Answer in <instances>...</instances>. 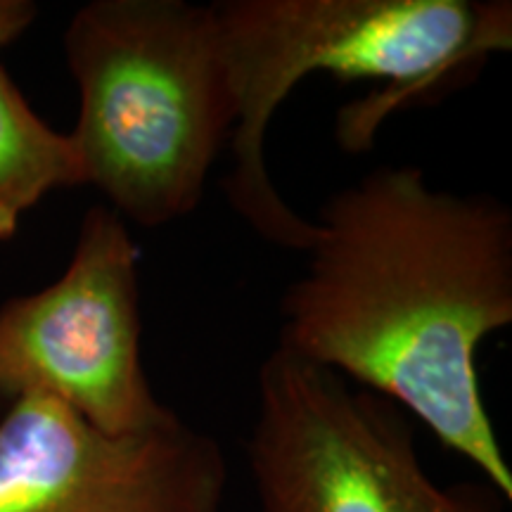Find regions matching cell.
<instances>
[{
    "instance_id": "obj_1",
    "label": "cell",
    "mask_w": 512,
    "mask_h": 512,
    "mask_svg": "<svg viewBox=\"0 0 512 512\" xmlns=\"http://www.w3.org/2000/svg\"><path fill=\"white\" fill-rule=\"evenodd\" d=\"M313 226L275 347L396 403L510 503L477 351L512 323V209L401 164L337 190Z\"/></svg>"
},
{
    "instance_id": "obj_2",
    "label": "cell",
    "mask_w": 512,
    "mask_h": 512,
    "mask_svg": "<svg viewBox=\"0 0 512 512\" xmlns=\"http://www.w3.org/2000/svg\"><path fill=\"white\" fill-rule=\"evenodd\" d=\"M211 8L235 100L223 192L261 240L302 254L316 226L275 188L264 147L275 112L306 76L380 83L339 114V145L356 152L394 110L512 48L508 0H219Z\"/></svg>"
},
{
    "instance_id": "obj_3",
    "label": "cell",
    "mask_w": 512,
    "mask_h": 512,
    "mask_svg": "<svg viewBox=\"0 0 512 512\" xmlns=\"http://www.w3.org/2000/svg\"><path fill=\"white\" fill-rule=\"evenodd\" d=\"M62 48L86 185L143 228L190 216L235 128L211 3L93 0L69 19Z\"/></svg>"
},
{
    "instance_id": "obj_4",
    "label": "cell",
    "mask_w": 512,
    "mask_h": 512,
    "mask_svg": "<svg viewBox=\"0 0 512 512\" xmlns=\"http://www.w3.org/2000/svg\"><path fill=\"white\" fill-rule=\"evenodd\" d=\"M247 467L259 512H503L491 484L427 475L413 418L275 347L256 375Z\"/></svg>"
},
{
    "instance_id": "obj_5",
    "label": "cell",
    "mask_w": 512,
    "mask_h": 512,
    "mask_svg": "<svg viewBox=\"0 0 512 512\" xmlns=\"http://www.w3.org/2000/svg\"><path fill=\"white\" fill-rule=\"evenodd\" d=\"M138 264L126 221L93 204L60 278L0 306V401L50 396L107 434L174 420L143 366Z\"/></svg>"
},
{
    "instance_id": "obj_6",
    "label": "cell",
    "mask_w": 512,
    "mask_h": 512,
    "mask_svg": "<svg viewBox=\"0 0 512 512\" xmlns=\"http://www.w3.org/2000/svg\"><path fill=\"white\" fill-rule=\"evenodd\" d=\"M228 460L181 415L107 434L50 396L0 415V512H223Z\"/></svg>"
},
{
    "instance_id": "obj_7",
    "label": "cell",
    "mask_w": 512,
    "mask_h": 512,
    "mask_svg": "<svg viewBox=\"0 0 512 512\" xmlns=\"http://www.w3.org/2000/svg\"><path fill=\"white\" fill-rule=\"evenodd\" d=\"M86 185L69 133L55 131L0 67V242L53 190Z\"/></svg>"
},
{
    "instance_id": "obj_8",
    "label": "cell",
    "mask_w": 512,
    "mask_h": 512,
    "mask_svg": "<svg viewBox=\"0 0 512 512\" xmlns=\"http://www.w3.org/2000/svg\"><path fill=\"white\" fill-rule=\"evenodd\" d=\"M36 17L38 5L31 0H0V50L27 34Z\"/></svg>"
},
{
    "instance_id": "obj_9",
    "label": "cell",
    "mask_w": 512,
    "mask_h": 512,
    "mask_svg": "<svg viewBox=\"0 0 512 512\" xmlns=\"http://www.w3.org/2000/svg\"><path fill=\"white\" fill-rule=\"evenodd\" d=\"M0 403H3V401H0Z\"/></svg>"
}]
</instances>
